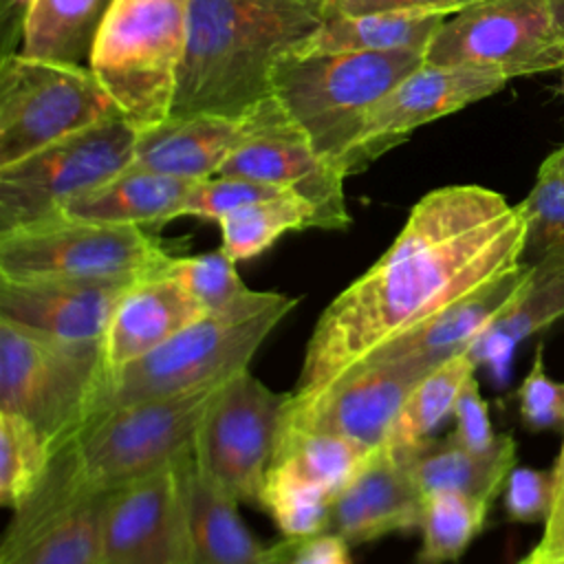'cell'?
Segmentation results:
<instances>
[{"mask_svg":"<svg viewBox=\"0 0 564 564\" xmlns=\"http://www.w3.org/2000/svg\"><path fill=\"white\" fill-rule=\"evenodd\" d=\"M430 370L416 359H364L319 392H289L280 427L333 434L379 449L390 441L410 390Z\"/></svg>","mask_w":564,"mask_h":564,"instance_id":"cell-14","label":"cell"},{"mask_svg":"<svg viewBox=\"0 0 564 564\" xmlns=\"http://www.w3.org/2000/svg\"><path fill=\"white\" fill-rule=\"evenodd\" d=\"M286 399L247 368L223 386L196 430L194 463L240 502L258 505Z\"/></svg>","mask_w":564,"mask_h":564,"instance_id":"cell-12","label":"cell"},{"mask_svg":"<svg viewBox=\"0 0 564 564\" xmlns=\"http://www.w3.org/2000/svg\"><path fill=\"white\" fill-rule=\"evenodd\" d=\"M227 381L90 414L55 447L37 487L13 509L2 533L0 562L66 511L110 496L187 454L205 412Z\"/></svg>","mask_w":564,"mask_h":564,"instance_id":"cell-2","label":"cell"},{"mask_svg":"<svg viewBox=\"0 0 564 564\" xmlns=\"http://www.w3.org/2000/svg\"><path fill=\"white\" fill-rule=\"evenodd\" d=\"M137 137L139 128L119 115L0 167V231L59 216L70 200L130 167Z\"/></svg>","mask_w":564,"mask_h":564,"instance_id":"cell-10","label":"cell"},{"mask_svg":"<svg viewBox=\"0 0 564 564\" xmlns=\"http://www.w3.org/2000/svg\"><path fill=\"white\" fill-rule=\"evenodd\" d=\"M192 449L112 491L101 524V564H189L185 471Z\"/></svg>","mask_w":564,"mask_h":564,"instance_id":"cell-16","label":"cell"},{"mask_svg":"<svg viewBox=\"0 0 564 564\" xmlns=\"http://www.w3.org/2000/svg\"><path fill=\"white\" fill-rule=\"evenodd\" d=\"M476 375V364L469 352L449 357L447 361L432 368L410 390L397 423L392 427L390 447H412L432 438L434 430L454 414L458 394L465 383Z\"/></svg>","mask_w":564,"mask_h":564,"instance_id":"cell-29","label":"cell"},{"mask_svg":"<svg viewBox=\"0 0 564 564\" xmlns=\"http://www.w3.org/2000/svg\"><path fill=\"white\" fill-rule=\"evenodd\" d=\"M286 192H293V189H284L278 185L253 181V178L216 174L203 181H194L183 207V216L218 223L225 214L238 207H245L264 198H273Z\"/></svg>","mask_w":564,"mask_h":564,"instance_id":"cell-37","label":"cell"},{"mask_svg":"<svg viewBox=\"0 0 564 564\" xmlns=\"http://www.w3.org/2000/svg\"><path fill=\"white\" fill-rule=\"evenodd\" d=\"M205 313L200 302L163 271L132 282L119 300L101 341L106 381L163 346Z\"/></svg>","mask_w":564,"mask_h":564,"instance_id":"cell-19","label":"cell"},{"mask_svg":"<svg viewBox=\"0 0 564 564\" xmlns=\"http://www.w3.org/2000/svg\"><path fill=\"white\" fill-rule=\"evenodd\" d=\"M560 70H562V95H564V62H562V66H560Z\"/></svg>","mask_w":564,"mask_h":564,"instance_id":"cell-48","label":"cell"},{"mask_svg":"<svg viewBox=\"0 0 564 564\" xmlns=\"http://www.w3.org/2000/svg\"><path fill=\"white\" fill-rule=\"evenodd\" d=\"M322 22L293 0H192L189 33L170 117L240 119L271 93L273 64Z\"/></svg>","mask_w":564,"mask_h":564,"instance_id":"cell-3","label":"cell"},{"mask_svg":"<svg viewBox=\"0 0 564 564\" xmlns=\"http://www.w3.org/2000/svg\"><path fill=\"white\" fill-rule=\"evenodd\" d=\"M390 449L397 452L423 496L460 491L494 502L516 467V441L509 434H500L496 445L485 452L465 447L454 434Z\"/></svg>","mask_w":564,"mask_h":564,"instance_id":"cell-24","label":"cell"},{"mask_svg":"<svg viewBox=\"0 0 564 564\" xmlns=\"http://www.w3.org/2000/svg\"><path fill=\"white\" fill-rule=\"evenodd\" d=\"M137 280H0V317L53 339L101 344L119 300Z\"/></svg>","mask_w":564,"mask_h":564,"instance_id":"cell-17","label":"cell"},{"mask_svg":"<svg viewBox=\"0 0 564 564\" xmlns=\"http://www.w3.org/2000/svg\"><path fill=\"white\" fill-rule=\"evenodd\" d=\"M192 0H110L88 68L139 130L172 115L189 33Z\"/></svg>","mask_w":564,"mask_h":564,"instance_id":"cell-6","label":"cell"},{"mask_svg":"<svg viewBox=\"0 0 564 564\" xmlns=\"http://www.w3.org/2000/svg\"><path fill=\"white\" fill-rule=\"evenodd\" d=\"M295 304L297 297L247 289L227 306L207 311L163 346L112 375L90 414L231 379L249 368L253 355Z\"/></svg>","mask_w":564,"mask_h":564,"instance_id":"cell-4","label":"cell"},{"mask_svg":"<svg viewBox=\"0 0 564 564\" xmlns=\"http://www.w3.org/2000/svg\"><path fill=\"white\" fill-rule=\"evenodd\" d=\"M242 119L223 115L167 117L139 130L134 163L159 174L203 181L216 176L240 141Z\"/></svg>","mask_w":564,"mask_h":564,"instance_id":"cell-23","label":"cell"},{"mask_svg":"<svg viewBox=\"0 0 564 564\" xmlns=\"http://www.w3.org/2000/svg\"><path fill=\"white\" fill-rule=\"evenodd\" d=\"M549 564H564V555H560V557H555V560H551Z\"/></svg>","mask_w":564,"mask_h":564,"instance_id":"cell-47","label":"cell"},{"mask_svg":"<svg viewBox=\"0 0 564 564\" xmlns=\"http://www.w3.org/2000/svg\"><path fill=\"white\" fill-rule=\"evenodd\" d=\"M553 480V496H551V511L544 520V533L538 546L529 553L538 564H549L551 560L564 555V441L560 456L551 469Z\"/></svg>","mask_w":564,"mask_h":564,"instance_id":"cell-42","label":"cell"},{"mask_svg":"<svg viewBox=\"0 0 564 564\" xmlns=\"http://www.w3.org/2000/svg\"><path fill=\"white\" fill-rule=\"evenodd\" d=\"M218 227L220 247L231 260L240 262L258 258L289 231L317 229V212L304 196L286 192L225 214Z\"/></svg>","mask_w":564,"mask_h":564,"instance_id":"cell-28","label":"cell"},{"mask_svg":"<svg viewBox=\"0 0 564 564\" xmlns=\"http://www.w3.org/2000/svg\"><path fill=\"white\" fill-rule=\"evenodd\" d=\"M240 119V141L218 174L293 189L313 203L317 229L350 227L352 218L344 198V172L313 148L308 134L273 95L258 101Z\"/></svg>","mask_w":564,"mask_h":564,"instance_id":"cell-13","label":"cell"},{"mask_svg":"<svg viewBox=\"0 0 564 564\" xmlns=\"http://www.w3.org/2000/svg\"><path fill=\"white\" fill-rule=\"evenodd\" d=\"M53 458L51 441L26 419L0 410V502L20 507Z\"/></svg>","mask_w":564,"mask_h":564,"instance_id":"cell-34","label":"cell"},{"mask_svg":"<svg viewBox=\"0 0 564 564\" xmlns=\"http://www.w3.org/2000/svg\"><path fill=\"white\" fill-rule=\"evenodd\" d=\"M505 511L516 522L546 520L551 511L553 480L551 471L531 467H513L505 482Z\"/></svg>","mask_w":564,"mask_h":564,"instance_id":"cell-39","label":"cell"},{"mask_svg":"<svg viewBox=\"0 0 564 564\" xmlns=\"http://www.w3.org/2000/svg\"><path fill=\"white\" fill-rule=\"evenodd\" d=\"M507 82L505 75L485 66L423 62L370 110L357 143L344 159V174L366 170L416 128L500 93Z\"/></svg>","mask_w":564,"mask_h":564,"instance_id":"cell-15","label":"cell"},{"mask_svg":"<svg viewBox=\"0 0 564 564\" xmlns=\"http://www.w3.org/2000/svg\"><path fill=\"white\" fill-rule=\"evenodd\" d=\"M454 436L469 449L476 452H485L489 447L496 445L498 436L491 427V419H489V405L480 394V386L476 381V375L465 383L463 392L458 394L456 408H454Z\"/></svg>","mask_w":564,"mask_h":564,"instance_id":"cell-40","label":"cell"},{"mask_svg":"<svg viewBox=\"0 0 564 564\" xmlns=\"http://www.w3.org/2000/svg\"><path fill=\"white\" fill-rule=\"evenodd\" d=\"M551 4H553V11H555V18H557V24L564 31V0H551Z\"/></svg>","mask_w":564,"mask_h":564,"instance_id":"cell-44","label":"cell"},{"mask_svg":"<svg viewBox=\"0 0 564 564\" xmlns=\"http://www.w3.org/2000/svg\"><path fill=\"white\" fill-rule=\"evenodd\" d=\"M280 564H352L350 544L333 531L295 540L291 553Z\"/></svg>","mask_w":564,"mask_h":564,"instance_id":"cell-43","label":"cell"},{"mask_svg":"<svg viewBox=\"0 0 564 564\" xmlns=\"http://www.w3.org/2000/svg\"><path fill=\"white\" fill-rule=\"evenodd\" d=\"M564 317V251L531 262V275L516 300L482 330L467 350L476 368L485 366L496 386H505L518 344Z\"/></svg>","mask_w":564,"mask_h":564,"instance_id":"cell-22","label":"cell"},{"mask_svg":"<svg viewBox=\"0 0 564 564\" xmlns=\"http://www.w3.org/2000/svg\"><path fill=\"white\" fill-rule=\"evenodd\" d=\"M447 15L432 11H375L326 15L319 26L297 42L295 53H392L425 55Z\"/></svg>","mask_w":564,"mask_h":564,"instance_id":"cell-26","label":"cell"},{"mask_svg":"<svg viewBox=\"0 0 564 564\" xmlns=\"http://www.w3.org/2000/svg\"><path fill=\"white\" fill-rule=\"evenodd\" d=\"M478 0H319V13L326 15H357L375 11H432L454 15Z\"/></svg>","mask_w":564,"mask_h":564,"instance_id":"cell-41","label":"cell"},{"mask_svg":"<svg viewBox=\"0 0 564 564\" xmlns=\"http://www.w3.org/2000/svg\"><path fill=\"white\" fill-rule=\"evenodd\" d=\"M423 62L425 55L410 51H286L273 64L271 93L289 117L302 126L313 148L341 170L370 110Z\"/></svg>","mask_w":564,"mask_h":564,"instance_id":"cell-5","label":"cell"},{"mask_svg":"<svg viewBox=\"0 0 564 564\" xmlns=\"http://www.w3.org/2000/svg\"><path fill=\"white\" fill-rule=\"evenodd\" d=\"M518 205L527 223L524 262L564 251V145L542 161L531 192Z\"/></svg>","mask_w":564,"mask_h":564,"instance_id":"cell-35","label":"cell"},{"mask_svg":"<svg viewBox=\"0 0 564 564\" xmlns=\"http://www.w3.org/2000/svg\"><path fill=\"white\" fill-rule=\"evenodd\" d=\"M293 2H304V4H311V7H315L319 11V7H317L319 0H293Z\"/></svg>","mask_w":564,"mask_h":564,"instance_id":"cell-45","label":"cell"},{"mask_svg":"<svg viewBox=\"0 0 564 564\" xmlns=\"http://www.w3.org/2000/svg\"><path fill=\"white\" fill-rule=\"evenodd\" d=\"M425 62L485 66L507 79L549 73L564 62V31L551 0H478L445 18Z\"/></svg>","mask_w":564,"mask_h":564,"instance_id":"cell-11","label":"cell"},{"mask_svg":"<svg viewBox=\"0 0 564 564\" xmlns=\"http://www.w3.org/2000/svg\"><path fill=\"white\" fill-rule=\"evenodd\" d=\"M423 494L388 445L375 449L355 478L333 498L328 531L350 546L421 524Z\"/></svg>","mask_w":564,"mask_h":564,"instance_id":"cell-18","label":"cell"},{"mask_svg":"<svg viewBox=\"0 0 564 564\" xmlns=\"http://www.w3.org/2000/svg\"><path fill=\"white\" fill-rule=\"evenodd\" d=\"M192 185L194 181L130 165L104 185L70 200L59 216L143 229L161 227L183 218Z\"/></svg>","mask_w":564,"mask_h":564,"instance_id":"cell-25","label":"cell"},{"mask_svg":"<svg viewBox=\"0 0 564 564\" xmlns=\"http://www.w3.org/2000/svg\"><path fill=\"white\" fill-rule=\"evenodd\" d=\"M518 564H538V562H535L531 555H527V557H524V560H520Z\"/></svg>","mask_w":564,"mask_h":564,"instance_id":"cell-46","label":"cell"},{"mask_svg":"<svg viewBox=\"0 0 564 564\" xmlns=\"http://www.w3.org/2000/svg\"><path fill=\"white\" fill-rule=\"evenodd\" d=\"M106 386L101 344H73L0 317V410L31 421L62 445Z\"/></svg>","mask_w":564,"mask_h":564,"instance_id":"cell-7","label":"cell"},{"mask_svg":"<svg viewBox=\"0 0 564 564\" xmlns=\"http://www.w3.org/2000/svg\"><path fill=\"white\" fill-rule=\"evenodd\" d=\"M518 410L522 423L533 432L564 425V383L546 375L542 346L535 348L533 364L518 388Z\"/></svg>","mask_w":564,"mask_h":564,"instance_id":"cell-38","label":"cell"},{"mask_svg":"<svg viewBox=\"0 0 564 564\" xmlns=\"http://www.w3.org/2000/svg\"><path fill=\"white\" fill-rule=\"evenodd\" d=\"M110 0H29L20 53L64 64H82Z\"/></svg>","mask_w":564,"mask_h":564,"instance_id":"cell-27","label":"cell"},{"mask_svg":"<svg viewBox=\"0 0 564 564\" xmlns=\"http://www.w3.org/2000/svg\"><path fill=\"white\" fill-rule=\"evenodd\" d=\"M170 251L143 227L73 216L0 231V280H117L163 269Z\"/></svg>","mask_w":564,"mask_h":564,"instance_id":"cell-8","label":"cell"},{"mask_svg":"<svg viewBox=\"0 0 564 564\" xmlns=\"http://www.w3.org/2000/svg\"><path fill=\"white\" fill-rule=\"evenodd\" d=\"M240 500L196 463L185 471V520L189 564H280L295 540L262 544L238 513Z\"/></svg>","mask_w":564,"mask_h":564,"instance_id":"cell-20","label":"cell"},{"mask_svg":"<svg viewBox=\"0 0 564 564\" xmlns=\"http://www.w3.org/2000/svg\"><path fill=\"white\" fill-rule=\"evenodd\" d=\"M520 205L482 185H445L410 212L392 245L330 300L291 394L306 397L524 262Z\"/></svg>","mask_w":564,"mask_h":564,"instance_id":"cell-1","label":"cell"},{"mask_svg":"<svg viewBox=\"0 0 564 564\" xmlns=\"http://www.w3.org/2000/svg\"><path fill=\"white\" fill-rule=\"evenodd\" d=\"M333 496L289 463H271L258 507L289 540L328 531Z\"/></svg>","mask_w":564,"mask_h":564,"instance_id":"cell-30","label":"cell"},{"mask_svg":"<svg viewBox=\"0 0 564 564\" xmlns=\"http://www.w3.org/2000/svg\"><path fill=\"white\" fill-rule=\"evenodd\" d=\"M529 275L531 262H522L480 291L434 315L419 328L377 348L366 359H416L430 368H436L449 357L467 352L482 330L516 300Z\"/></svg>","mask_w":564,"mask_h":564,"instance_id":"cell-21","label":"cell"},{"mask_svg":"<svg viewBox=\"0 0 564 564\" xmlns=\"http://www.w3.org/2000/svg\"><path fill=\"white\" fill-rule=\"evenodd\" d=\"M161 271L176 278L205 311L223 308L249 289L223 247L198 256H170Z\"/></svg>","mask_w":564,"mask_h":564,"instance_id":"cell-36","label":"cell"},{"mask_svg":"<svg viewBox=\"0 0 564 564\" xmlns=\"http://www.w3.org/2000/svg\"><path fill=\"white\" fill-rule=\"evenodd\" d=\"M372 452L341 436L278 427L271 463L293 465L335 498L366 465Z\"/></svg>","mask_w":564,"mask_h":564,"instance_id":"cell-32","label":"cell"},{"mask_svg":"<svg viewBox=\"0 0 564 564\" xmlns=\"http://www.w3.org/2000/svg\"><path fill=\"white\" fill-rule=\"evenodd\" d=\"M491 502L460 491H430L423 496L421 549L414 564L456 562L482 531Z\"/></svg>","mask_w":564,"mask_h":564,"instance_id":"cell-31","label":"cell"},{"mask_svg":"<svg viewBox=\"0 0 564 564\" xmlns=\"http://www.w3.org/2000/svg\"><path fill=\"white\" fill-rule=\"evenodd\" d=\"M108 496L66 511L0 564H101V524Z\"/></svg>","mask_w":564,"mask_h":564,"instance_id":"cell-33","label":"cell"},{"mask_svg":"<svg viewBox=\"0 0 564 564\" xmlns=\"http://www.w3.org/2000/svg\"><path fill=\"white\" fill-rule=\"evenodd\" d=\"M119 115L88 66L9 51L0 64V167Z\"/></svg>","mask_w":564,"mask_h":564,"instance_id":"cell-9","label":"cell"}]
</instances>
